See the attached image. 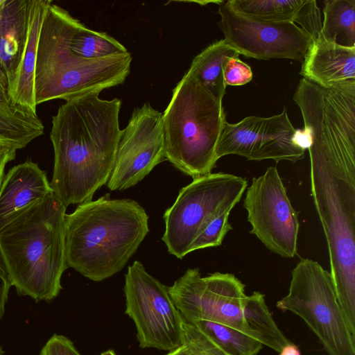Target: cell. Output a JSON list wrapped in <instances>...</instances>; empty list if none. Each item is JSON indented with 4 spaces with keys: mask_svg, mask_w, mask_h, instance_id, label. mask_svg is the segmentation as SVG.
<instances>
[{
    "mask_svg": "<svg viewBox=\"0 0 355 355\" xmlns=\"http://www.w3.org/2000/svg\"><path fill=\"white\" fill-rule=\"evenodd\" d=\"M311 190L325 235L330 274L351 332L355 331V129L337 121L311 127Z\"/></svg>",
    "mask_w": 355,
    "mask_h": 355,
    "instance_id": "obj_1",
    "label": "cell"
},
{
    "mask_svg": "<svg viewBox=\"0 0 355 355\" xmlns=\"http://www.w3.org/2000/svg\"><path fill=\"white\" fill-rule=\"evenodd\" d=\"M121 107L117 98L103 100L89 93L66 100L53 116L50 186L66 207L92 200L107 182L121 135Z\"/></svg>",
    "mask_w": 355,
    "mask_h": 355,
    "instance_id": "obj_2",
    "label": "cell"
},
{
    "mask_svg": "<svg viewBox=\"0 0 355 355\" xmlns=\"http://www.w3.org/2000/svg\"><path fill=\"white\" fill-rule=\"evenodd\" d=\"M67 267L94 282L121 271L149 232L148 216L135 200L110 194L80 204L65 216Z\"/></svg>",
    "mask_w": 355,
    "mask_h": 355,
    "instance_id": "obj_3",
    "label": "cell"
},
{
    "mask_svg": "<svg viewBox=\"0 0 355 355\" xmlns=\"http://www.w3.org/2000/svg\"><path fill=\"white\" fill-rule=\"evenodd\" d=\"M67 207L52 193L29 207L0 230V253L17 293L36 302L60 293L68 268Z\"/></svg>",
    "mask_w": 355,
    "mask_h": 355,
    "instance_id": "obj_4",
    "label": "cell"
},
{
    "mask_svg": "<svg viewBox=\"0 0 355 355\" xmlns=\"http://www.w3.org/2000/svg\"><path fill=\"white\" fill-rule=\"evenodd\" d=\"M85 26L67 10L49 5L38 38L35 73L36 105L67 100L122 84L130 72L132 55L126 53L85 59L71 48L73 36Z\"/></svg>",
    "mask_w": 355,
    "mask_h": 355,
    "instance_id": "obj_5",
    "label": "cell"
},
{
    "mask_svg": "<svg viewBox=\"0 0 355 355\" xmlns=\"http://www.w3.org/2000/svg\"><path fill=\"white\" fill-rule=\"evenodd\" d=\"M182 318L207 320L241 331L276 352L288 343L279 329L265 301V295H246L245 285L233 274L216 272L202 277L189 268L168 287Z\"/></svg>",
    "mask_w": 355,
    "mask_h": 355,
    "instance_id": "obj_6",
    "label": "cell"
},
{
    "mask_svg": "<svg viewBox=\"0 0 355 355\" xmlns=\"http://www.w3.org/2000/svg\"><path fill=\"white\" fill-rule=\"evenodd\" d=\"M225 121L223 102L188 70L162 113L166 159L193 179L211 173Z\"/></svg>",
    "mask_w": 355,
    "mask_h": 355,
    "instance_id": "obj_7",
    "label": "cell"
},
{
    "mask_svg": "<svg viewBox=\"0 0 355 355\" xmlns=\"http://www.w3.org/2000/svg\"><path fill=\"white\" fill-rule=\"evenodd\" d=\"M277 307L301 318L329 355H355L352 334L338 302L329 271L318 261L302 259L293 269L288 294Z\"/></svg>",
    "mask_w": 355,
    "mask_h": 355,
    "instance_id": "obj_8",
    "label": "cell"
},
{
    "mask_svg": "<svg viewBox=\"0 0 355 355\" xmlns=\"http://www.w3.org/2000/svg\"><path fill=\"white\" fill-rule=\"evenodd\" d=\"M247 186L246 179L219 172L193 179L182 188L163 216L165 232L162 239L168 252L178 259L189 254L199 233L214 218L230 213Z\"/></svg>",
    "mask_w": 355,
    "mask_h": 355,
    "instance_id": "obj_9",
    "label": "cell"
},
{
    "mask_svg": "<svg viewBox=\"0 0 355 355\" xmlns=\"http://www.w3.org/2000/svg\"><path fill=\"white\" fill-rule=\"evenodd\" d=\"M125 311L141 348L173 351L183 345L182 317L168 287L135 261L125 275Z\"/></svg>",
    "mask_w": 355,
    "mask_h": 355,
    "instance_id": "obj_10",
    "label": "cell"
},
{
    "mask_svg": "<svg viewBox=\"0 0 355 355\" xmlns=\"http://www.w3.org/2000/svg\"><path fill=\"white\" fill-rule=\"evenodd\" d=\"M243 206L254 234L270 251L286 258L297 253L299 211L293 207L275 166L253 178Z\"/></svg>",
    "mask_w": 355,
    "mask_h": 355,
    "instance_id": "obj_11",
    "label": "cell"
},
{
    "mask_svg": "<svg viewBox=\"0 0 355 355\" xmlns=\"http://www.w3.org/2000/svg\"><path fill=\"white\" fill-rule=\"evenodd\" d=\"M218 25L240 54L258 60L288 58L302 62L312 42L293 22H270L242 15L220 1Z\"/></svg>",
    "mask_w": 355,
    "mask_h": 355,
    "instance_id": "obj_12",
    "label": "cell"
},
{
    "mask_svg": "<svg viewBox=\"0 0 355 355\" xmlns=\"http://www.w3.org/2000/svg\"><path fill=\"white\" fill-rule=\"evenodd\" d=\"M165 159L162 113L146 103L134 109L121 131L107 187L111 191L133 187Z\"/></svg>",
    "mask_w": 355,
    "mask_h": 355,
    "instance_id": "obj_13",
    "label": "cell"
},
{
    "mask_svg": "<svg viewBox=\"0 0 355 355\" xmlns=\"http://www.w3.org/2000/svg\"><path fill=\"white\" fill-rule=\"evenodd\" d=\"M286 110L269 117L248 116L236 123L225 122L216 147V157L237 155L248 160L272 159L295 163L305 150L296 146Z\"/></svg>",
    "mask_w": 355,
    "mask_h": 355,
    "instance_id": "obj_14",
    "label": "cell"
},
{
    "mask_svg": "<svg viewBox=\"0 0 355 355\" xmlns=\"http://www.w3.org/2000/svg\"><path fill=\"white\" fill-rule=\"evenodd\" d=\"M53 193L46 172L31 160L17 164L0 185V230L21 212Z\"/></svg>",
    "mask_w": 355,
    "mask_h": 355,
    "instance_id": "obj_15",
    "label": "cell"
},
{
    "mask_svg": "<svg viewBox=\"0 0 355 355\" xmlns=\"http://www.w3.org/2000/svg\"><path fill=\"white\" fill-rule=\"evenodd\" d=\"M234 11L260 21L297 22L316 40L322 30L321 12L315 0H229Z\"/></svg>",
    "mask_w": 355,
    "mask_h": 355,
    "instance_id": "obj_16",
    "label": "cell"
},
{
    "mask_svg": "<svg viewBox=\"0 0 355 355\" xmlns=\"http://www.w3.org/2000/svg\"><path fill=\"white\" fill-rule=\"evenodd\" d=\"M300 75L322 87L355 80V47L328 42L320 35L311 42Z\"/></svg>",
    "mask_w": 355,
    "mask_h": 355,
    "instance_id": "obj_17",
    "label": "cell"
},
{
    "mask_svg": "<svg viewBox=\"0 0 355 355\" xmlns=\"http://www.w3.org/2000/svg\"><path fill=\"white\" fill-rule=\"evenodd\" d=\"M28 1L2 0L0 7V69L11 89L21 63L28 31Z\"/></svg>",
    "mask_w": 355,
    "mask_h": 355,
    "instance_id": "obj_18",
    "label": "cell"
},
{
    "mask_svg": "<svg viewBox=\"0 0 355 355\" xmlns=\"http://www.w3.org/2000/svg\"><path fill=\"white\" fill-rule=\"evenodd\" d=\"M50 0L28 1V31L24 55L15 82L8 91L12 106L37 114L35 99V73L41 26Z\"/></svg>",
    "mask_w": 355,
    "mask_h": 355,
    "instance_id": "obj_19",
    "label": "cell"
},
{
    "mask_svg": "<svg viewBox=\"0 0 355 355\" xmlns=\"http://www.w3.org/2000/svg\"><path fill=\"white\" fill-rule=\"evenodd\" d=\"M240 53L225 39L215 42L198 54L193 60L189 71L201 85L215 98L223 102L226 85L223 68L232 58H239Z\"/></svg>",
    "mask_w": 355,
    "mask_h": 355,
    "instance_id": "obj_20",
    "label": "cell"
},
{
    "mask_svg": "<svg viewBox=\"0 0 355 355\" xmlns=\"http://www.w3.org/2000/svg\"><path fill=\"white\" fill-rule=\"evenodd\" d=\"M44 126L37 114L26 112L12 105H0V141L17 150L43 135Z\"/></svg>",
    "mask_w": 355,
    "mask_h": 355,
    "instance_id": "obj_21",
    "label": "cell"
},
{
    "mask_svg": "<svg viewBox=\"0 0 355 355\" xmlns=\"http://www.w3.org/2000/svg\"><path fill=\"white\" fill-rule=\"evenodd\" d=\"M320 36L345 47H355V0H326Z\"/></svg>",
    "mask_w": 355,
    "mask_h": 355,
    "instance_id": "obj_22",
    "label": "cell"
},
{
    "mask_svg": "<svg viewBox=\"0 0 355 355\" xmlns=\"http://www.w3.org/2000/svg\"><path fill=\"white\" fill-rule=\"evenodd\" d=\"M188 322L229 355H257L263 348L259 340L223 324L202 320Z\"/></svg>",
    "mask_w": 355,
    "mask_h": 355,
    "instance_id": "obj_23",
    "label": "cell"
},
{
    "mask_svg": "<svg viewBox=\"0 0 355 355\" xmlns=\"http://www.w3.org/2000/svg\"><path fill=\"white\" fill-rule=\"evenodd\" d=\"M71 48L76 55L85 59H98L128 52L114 37L85 26L73 36Z\"/></svg>",
    "mask_w": 355,
    "mask_h": 355,
    "instance_id": "obj_24",
    "label": "cell"
},
{
    "mask_svg": "<svg viewBox=\"0 0 355 355\" xmlns=\"http://www.w3.org/2000/svg\"><path fill=\"white\" fill-rule=\"evenodd\" d=\"M229 216L230 213H225L211 220L192 243L189 252L220 245L227 233L232 229Z\"/></svg>",
    "mask_w": 355,
    "mask_h": 355,
    "instance_id": "obj_25",
    "label": "cell"
},
{
    "mask_svg": "<svg viewBox=\"0 0 355 355\" xmlns=\"http://www.w3.org/2000/svg\"><path fill=\"white\" fill-rule=\"evenodd\" d=\"M182 326L183 345L193 355H229L183 318Z\"/></svg>",
    "mask_w": 355,
    "mask_h": 355,
    "instance_id": "obj_26",
    "label": "cell"
},
{
    "mask_svg": "<svg viewBox=\"0 0 355 355\" xmlns=\"http://www.w3.org/2000/svg\"><path fill=\"white\" fill-rule=\"evenodd\" d=\"M223 77L226 86L243 85L252 79V71L250 67L239 58H232L224 66Z\"/></svg>",
    "mask_w": 355,
    "mask_h": 355,
    "instance_id": "obj_27",
    "label": "cell"
},
{
    "mask_svg": "<svg viewBox=\"0 0 355 355\" xmlns=\"http://www.w3.org/2000/svg\"><path fill=\"white\" fill-rule=\"evenodd\" d=\"M40 355H81L73 343L63 335L54 334L42 347Z\"/></svg>",
    "mask_w": 355,
    "mask_h": 355,
    "instance_id": "obj_28",
    "label": "cell"
},
{
    "mask_svg": "<svg viewBox=\"0 0 355 355\" xmlns=\"http://www.w3.org/2000/svg\"><path fill=\"white\" fill-rule=\"evenodd\" d=\"M11 286H12V285L0 253V320L4 314L5 306Z\"/></svg>",
    "mask_w": 355,
    "mask_h": 355,
    "instance_id": "obj_29",
    "label": "cell"
},
{
    "mask_svg": "<svg viewBox=\"0 0 355 355\" xmlns=\"http://www.w3.org/2000/svg\"><path fill=\"white\" fill-rule=\"evenodd\" d=\"M293 141L300 148L304 150H308L312 141L310 130L306 127H304L303 129H295Z\"/></svg>",
    "mask_w": 355,
    "mask_h": 355,
    "instance_id": "obj_30",
    "label": "cell"
},
{
    "mask_svg": "<svg viewBox=\"0 0 355 355\" xmlns=\"http://www.w3.org/2000/svg\"><path fill=\"white\" fill-rule=\"evenodd\" d=\"M17 150L13 146H8L0 150V185L4 177L6 166L15 158Z\"/></svg>",
    "mask_w": 355,
    "mask_h": 355,
    "instance_id": "obj_31",
    "label": "cell"
},
{
    "mask_svg": "<svg viewBox=\"0 0 355 355\" xmlns=\"http://www.w3.org/2000/svg\"><path fill=\"white\" fill-rule=\"evenodd\" d=\"M0 105H10L8 92V79L6 73L0 69Z\"/></svg>",
    "mask_w": 355,
    "mask_h": 355,
    "instance_id": "obj_32",
    "label": "cell"
},
{
    "mask_svg": "<svg viewBox=\"0 0 355 355\" xmlns=\"http://www.w3.org/2000/svg\"><path fill=\"white\" fill-rule=\"evenodd\" d=\"M279 355H301V352L295 345L291 343L283 347Z\"/></svg>",
    "mask_w": 355,
    "mask_h": 355,
    "instance_id": "obj_33",
    "label": "cell"
},
{
    "mask_svg": "<svg viewBox=\"0 0 355 355\" xmlns=\"http://www.w3.org/2000/svg\"><path fill=\"white\" fill-rule=\"evenodd\" d=\"M166 355H193L191 352L184 346L182 345L180 347L171 351Z\"/></svg>",
    "mask_w": 355,
    "mask_h": 355,
    "instance_id": "obj_34",
    "label": "cell"
},
{
    "mask_svg": "<svg viewBox=\"0 0 355 355\" xmlns=\"http://www.w3.org/2000/svg\"><path fill=\"white\" fill-rule=\"evenodd\" d=\"M100 355H116L114 351L112 349L106 350L103 352H102Z\"/></svg>",
    "mask_w": 355,
    "mask_h": 355,
    "instance_id": "obj_35",
    "label": "cell"
},
{
    "mask_svg": "<svg viewBox=\"0 0 355 355\" xmlns=\"http://www.w3.org/2000/svg\"><path fill=\"white\" fill-rule=\"evenodd\" d=\"M8 146H10V145L3 144V143L0 141V150H3V149H4V148H7Z\"/></svg>",
    "mask_w": 355,
    "mask_h": 355,
    "instance_id": "obj_36",
    "label": "cell"
},
{
    "mask_svg": "<svg viewBox=\"0 0 355 355\" xmlns=\"http://www.w3.org/2000/svg\"><path fill=\"white\" fill-rule=\"evenodd\" d=\"M0 355H4V352L3 351L1 346H0Z\"/></svg>",
    "mask_w": 355,
    "mask_h": 355,
    "instance_id": "obj_37",
    "label": "cell"
},
{
    "mask_svg": "<svg viewBox=\"0 0 355 355\" xmlns=\"http://www.w3.org/2000/svg\"><path fill=\"white\" fill-rule=\"evenodd\" d=\"M1 2H2V0H0V7H1Z\"/></svg>",
    "mask_w": 355,
    "mask_h": 355,
    "instance_id": "obj_38",
    "label": "cell"
}]
</instances>
